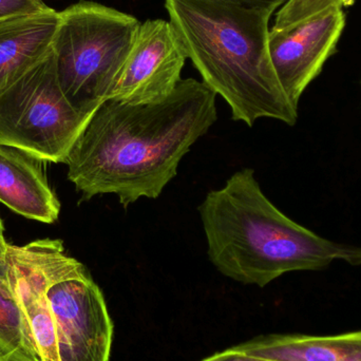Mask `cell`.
I'll return each mask as SVG.
<instances>
[{
  "instance_id": "obj_1",
  "label": "cell",
  "mask_w": 361,
  "mask_h": 361,
  "mask_svg": "<svg viewBox=\"0 0 361 361\" xmlns=\"http://www.w3.org/2000/svg\"><path fill=\"white\" fill-rule=\"evenodd\" d=\"M216 97L203 82L186 78L159 103L106 101L69 152L68 180L85 200L114 193L127 208L158 199L216 122Z\"/></svg>"
},
{
  "instance_id": "obj_2",
  "label": "cell",
  "mask_w": 361,
  "mask_h": 361,
  "mask_svg": "<svg viewBox=\"0 0 361 361\" xmlns=\"http://www.w3.org/2000/svg\"><path fill=\"white\" fill-rule=\"evenodd\" d=\"M214 267L240 283L264 288L284 274L322 271L334 261L361 265V246L316 235L280 212L252 169L233 173L199 207Z\"/></svg>"
},
{
  "instance_id": "obj_3",
  "label": "cell",
  "mask_w": 361,
  "mask_h": 361,
  "mask_svg": "<svg viewBox=\"0 0 361 361\" xmlns=\"http://www.w3.org/2000/svg\"><path fill=\"white\" fill-rule=\"evenodd\" d=\"M165 6L187 57L204 84L225 99L235 122L296 124L298 108L286 97L269 54L275 11L231 0H165Z\"/></svg>"
},
{
  "instance_id": "obj_4",
  "label": "cell",
  "mask_w": 361,
  "mask_h": 361,
  "mask_svg": "<svg viewBox=\"0 0 361 361\" xmlns=\"http://www.w3.org/2000/svg\"><path fill=\"white\" fill-rule=\"evenodd\" d=\"M59 16L52 44L59 87L75 109L93 114L107 101L141 23L90 1L73 4Z\"/></svg>"
},
{
  "instance_id": "obj_5",
  "label": "cell",
  "mask_w": 361,
  "mask_h": 361,
  "mask_svg": "<svg viewBox=\"0 0 361 361\" xmlns=\"http://www.w3.org/2000/svg\"><path fill=\"white\" fill-rule=\"evenodd\" d=\"M93 114L75 109L66 99L51 52L0 92V145L42 162L65 164Z\"/></svg>"
},
{
  "instance_id": "obj_6",
  "label": "cell",
  "mask_w": 361,
  "mask_h": 361,
  "mask_svg": "<svg viewBox=\"0 0 361 361\" xmlns=\"http://www.w3.org/2000/svg\"><path fill=\"white\" fill-rule=\"evenodd\" d=\"M6 267L11 284L25 312L40 361H61L56 326L49 303V288L67 278L88 271L68 256L59 240H36L25 245L8 244Z\"/></svg>"
},
{
  "instance_id": "obj_7",
  "label": "cell",
  "mask_w": 361,
  "mask_h": 361,
  "mask_svg": "<svg viewBox=\"0 0 361 361\" xmlns=\"http://www.w3.org/2000/svg\"><path fill=\"white\" fill-rule=\"evenodd\" d=\"M61 361H109L114 322L89 274L55 282L47 292Z\"/></svg>"
},
{
  "instance_id": "obj_8",
  "label": "cell",
  "mask_w": 361,
  "mask_h": 361,
  "mask_svg": "<svg viewBox=\"0 0 361 361\" xmlns=\"http://www.w3.org/2000/svg\"><path fill=\"white\" fill-rule=\"evenodd\" d=\"M186 59L171 21L156 19L141 23L107 101L135 105L164 101L182 80Z\"/></svg>"
},
{
  "instance_id": "obj_9",
  "label": "cell",
  "mask_w": 361,
  "mask_h": 361,
  "mask_svg": "<svg viewBox=\"0 0 361 361\" xmlns=\"http://www.w3.org/2000/svg\"><path fill=\"white\" fill-rule=\"evenodd\" d=\"M345 23L343 8H331L282 31L269 30L271 63L295 107L298 108L305 89L336 53Z\"/></svg>"
},
{
  "instance_id": "obj_10",
  "label": "cell",
  "mask_w": 361,
  "mask_h": 361,
  "mask_svg": "<svg viewBox=\"0 0 361 361\" xmlns=\"http://www.w3.org/2000/svg\"><path fill=\"white\" fill-rule=\"evenodd\" d=\"M42 163L16 148L0 145V203L30 220L52 224L61 214V202Z\"/></svg>"
},
{
  "instance_id": "obj_11",
  "label": "cell",
  "mask_w": 361,
  "mask_h": 361,
  "mask_svg": "<svg viewBox=\"0 0 361 361\" xmlns=\"http://www.w3.org/2000/svg\"><path fill=\"white\" fill-rule=\"evenodd\" d=\"M59 19L49 8L0 21V92L52 52Z\"/></svg>"
},
{
  "instance_id": "obj_12",
  "label": "cell",
  "mask_w": 361,
  "mask_h": 361,
  "mask_svg": "<svg viewBox=\"0 0 361 361\" xmlns=\"http://www.w3.org/2000/svg\"><path fill=\"white\" fill-rule=\"evenodd\" d=\"M233 349L262 361H361V331L326 336L263 335Z\"/></svg>"
},
{
  "instance_id": "obj_13",
  "label": "cell",
  "mask_w": 361,
  "mask_h": 361,
  "mask_svg": "<svg viewBox=\"0 0 361 361\" xmlns=\"http://www.w3.org/2000/svg\"><path fill=\"white\" fill-rule=\"evenodd\" d=\"M0 353L8 361H40L25 312L6 274H0Z\"/></svg>"
},
{
  "instance_id": "obj_14",
  "label": "cell",
  "mask_w": 361,
  "mask_h": 361,
  "mask_svg": "<svg viewBox=\"0 0 361 361\" xmlns=\"http://www.w3.org/2000/svg\"><path fill=\"white\" fill-rule=\"evenodd\" d=\"M354 0H288L276 15L273 31H282L331 8L352 6Z\"/></svg>"
},
{
  "instance_id": "obj_15",
  "label": "cell",
  "mask_w": 361,
  "mask_h": 361,
  "mask_svg": "<svg viewBox=\"0 0 361 361\" xmlns=\"http://www.w3.org/2000/svg\"><path fill=\"white\" fill-rule=\"evenodd\" d=\"M42 0H0V21L48 10Z\"/></svg>"
},
{
  "instance_id": "obj_16",
  "label": "cell",
  "mask_w": 361,
  "mask_h": 361,
  "mask_svg": "<svg viewBox=\"0 0 361 361\" xmlns=\"http://www.w3.org/2000/svg\"><path fill=\"white\" fill-rule=\"evenodd\" d=\"M201 361H262L257 360V358L252 357V356L246 355L242 352L237 351L233 348L225 350V351L219 352V353L214 354L209 357Z\"/></svg>"
},
{
  "instance_id": "obj_17",
  "label": "cell",
  "mask_w": 361,
  "mask_h": 361,
  "mask_svg": "<svg viewBox=\"0 0 361 361\" xmlns=\"http://www.w3.org/2000/svg\"><path fill=\"white\" fill-rule=\"evenodd\" d=\"M231 1L255 6V8H271V10L276 11L278 8H281L288 0H231Z\"/></svg>"
},
{
  "instance_id": "obj_18",
  "label": "cell",
  "mask_w": 361,
  "mask_h": 361,
  "mask_svg": "<svg viewBox=\"0 0 361 361\" xmlns=\"http://www.w3.org/2000/svg\"><path fill=\"white\" fill-rule=\"evenodd\" d=\"M4 227L0 218V274H6L8 267H6V256H8V243L4 238Z\"/></svg>"
},
{
  "instance_id": "obj_19",
  "label": "cell",
  "mask_w": 361,
  "mask_h": 361,
  "mask_svg": "<svg viewBox=\"0 0 361 361\" xmlns=\"http://www.w3.org/2000/svg\"><path fill=\"white\" fill-rule=\"evenodd\" d=\"M0 361H8V360H6V357H4V355H2L1 353H0Z\"/></svg>"
}]
</instances>
